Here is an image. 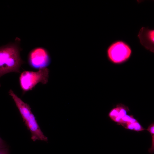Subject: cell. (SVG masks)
Masks as SVG:
<instances>
[{
	"label": "cell",
	"instance_id": "52a82bcc",
	"mask_svg": "<svg viewBox=\"0 0 154 154\" xmlns=\"http://www.w3.org/2000/svg\"><path fill=\"white\" fill-rule=\"evenodd\" d=\"M129 111L127 107L121 104H119L110 111L108 116L112 121L118 124L121 119L127 114Z\"/></svg>",
	"mask_w": 154,
	"mask_h": 154
},
{
	"label": "cell",
	"instance_id": "277c9868",
	"mask_svg": "<svg viewBox=\"0 0 154 154\" xmlns=\"http://www.w3.org/2000/svg\"><path fill=\"white\" fill-rule=\"evenodd\" d=\"M131 50L125 43L117 42L112 45L108 50V54L110 60L115 63H122L130 57Z\"/></svg>",
	"mask_w": 154,
	"mask_h": 154
},
{
	"label": "cell",
	"instance_id": "9c48e42d",
	"mask_svg": "<svg viewBox=\"0 0 154 154\" xmlns=\"http://www.w3.org/2000/svg\"><path fill=\"white\" fill-rule=\"evenodd\" d=\"M0 154H9V150L7 148H0Z\"/></svg>",
	"mask_w": 154,
	"mask_h": 154
},
{
	"label": "cell",
	"instance_id": "30bf717a",
	"mask_svg": "<svg viewBox=\"0 0 154 154\" xmlns=\"http://www.w3.org/2000/svg\"><path fill=\"white\" fill-rule=\"evenodd\" d=\"M6 147L5 144L3 140L0 137V148Z\"/></svg>",
	"mask_w": 154,
	"mask_h": 154
},
{
	"label": "cell",
	"instance_id": "3957f363",
	"mask_svg": "<svg viewBox=\"0 0 154 154\" xmlns=\"http://www.w3.org/2000/svg\"><path fill=\"white\" fill-rule=\"evenodd\" d=\"M49 70L46 68L37 72L24 71L19 78V83L23 93L32 90L38 83H47L49 76Z\"/></svg>",
	"mask_w": 154,
	"mask_h": 154
},
{
	"label": "cell",
	"instance_id": "8992f818",
	"mask_svg": "<svg viewBox=\"0 0 154 154\" xmlns=\"http://www.w3.org/2000/svg\"><path fill=\"white\" fill-rule=\"evenodd\" d=\"M154 34L153 30L143 27L140 30L138 35L141 44L152 52L154 51Z\"/></svg>",
	"mask_w": 154,
	"mask_h": 154
},
{
	"label": "cell",
	"instance_id": "7a4b0ae2",
	"mask_svg": "<svg viewBox=\"0 0 154 154\" xmlns=\"http://www.w3.org/2000/svg\"><path fill=\"white\" fill-rule=\"evenodd\" d=\"M9 93L14 101L27 128L31 133V139L33 141L37 140L47 141L48 138L41 131L29 105L23 101L12 90H10Z\"/></svg>",
	"mask_w": 154,
	"mask_h": 154
},
{
	"label": "cell",
	"instance_id": "5b68a950",
	"mask_svg": "<svg viewBox=\"0 0 154 154\" xmlns=\"http://www.w3.org/2000/svg\"><path fill=\"white\" fill-rule=\"evenodd\" d=\"M50 60L47 51L41 47L32 50L28 56V62L33 68L40 69L46 68L50 64Z\"/></svg>",
	"mask_w": 154,
	"mask_h": 154
},
{
	"label": "cell",
	"instance_id": "8fae6325",
	"mask_svg": "<svg viewBox=\"0 0 154 154\" xmlns=\"http://www.w3.org/2000/svg\"><path fill=\"white\" fill-rule=\"evenodd\" d=\"M0 86H1V85H0Z\"/></svg>",
	"mask_w": 154,
	"mask_h": 154
},
{
	"label": "cell",
	"instance_id": "ba28073f",
	"mask_svg": "<svg viewBox=\"0 0 154 154\" xmlns=\"http://www.w3.org/2000/svg\"><path fill=\"white\" fill-rule=\"evenodd\" d=\"M150 133L152 137V144L151 147L149 149L148 151L151 154H153L154 151V123H151L146 129Z\"/></svg>",
	"mask_w": 154,
	"mask_h": 154
},
{
	"label": "cell",
	"instance_id": "6da1fadb",
	"mask_svg": "<svg viewBox=\"0 0 154 154\" xmlns=\"http://www.w3.org/2000/svg\"><path fill=\"white\" fill-rule=\"evenodd\" d=\"M17 42L0 47V77L11 72L19 73L24 63L20 56L21 49Z\"/></svg>",
	"mask_w": 154,
	"mask_h": 154
}]
</instances>
